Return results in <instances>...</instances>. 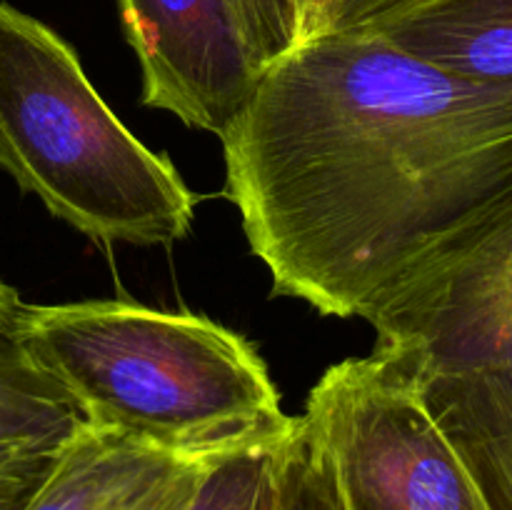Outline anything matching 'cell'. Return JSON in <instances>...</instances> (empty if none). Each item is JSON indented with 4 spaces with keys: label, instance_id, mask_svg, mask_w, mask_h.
I'll list each match as a JSON object with an SVG mask.
<instances>
[{
    "label": "cell",
    "instance_id": "1",
    "mask_svg": "<svg viewBox=\"0 0 512 510\" xmlns=\"http://www.w3.org/2000/svg\"><path fill=\"white\" fill-rule=\"evenodd\" d=\"M220 140L223 195L273 295L335 318H368L512 210V88L450 78L370 30L280 55Z\"/></svg>",
    "mask_w": 512,
    "mask_h": 510
},
{
    "label": "cell",
    "instance_id": "2",
    "mask_svg": "<svg viewBox=\"0 0 512 510\" xmlns=\"http://www.w3.org/2000/svg\"><path fill=\"white\" fill-rule=\"evenodd\" d=\"M18 340L93 428L215 460L293 425L258 348L195 313L128 300L23 305Z\"/></svg>",
    "mask_w": 512,
    "mask_h": 510
},
{
    "label": "cell",
    "instance_id": "3",
    "mask_svg": "<svg viewBox=\"0 0 512 510\" xmlns=\"http://www.w3.org/2000/svg\"><path fill=\"white\" fill-rule=\"evenodd\" d=\"M0 168L93 243L173 245L195 195L105 105L75 50L0 3Z\"/></svg>",
    "mask_w": 512,
    "mask_h": 510
},
{
    "label": "cell",
    "instance_id": "4",
    "mask_svg": "<svg viewBox=\"0 0 512 510\" xmlns=\"http://www.w3.org/2000/svg\"><path fill=\"white\" fill-rule=\"evenodd\" d=\"M493 510H512V210L425 260L368 318Z\"/></svg>",
    "mask_w": 512,
    "mask_h": 510
},
{
    "label": "cell",
    "instance_id": "5",
    "mask_svg": "<svg viewBox=\"0 0 512 510\" xmlns=\"http://www.w3.org/2000/svg\"><path fill=\"white\" fill-rule=\"evenodd\" d=\"M303 415L328 448L345 510H493L393 348L325 370Z\"/></svg>",
    "mask_w": 512,
    "mask_h": 510
},
{
    "label": "cell",
    "instance_id": "6",
    "mask_svg": "<svg viewBox=\"0 0 512 510\" xmlns=\"http://www.w3.org/2000/svg\"><path fill=\"white\" fill-rule=\"evenodd\" d=\"M143 75L145 108L223 138L258 73L230 0H118Z\"/></svg>",
    "mask_w": 512,
    "mask_h": 510
},
{
    "label": "cell",
    "instance_id": "7",
    "mask_svg": "<svg viewBox=\"0 0 512 510\" xmlns=\"http://www.w3.org/2000/svg\"><path fill=\"white\" fill-rule=\"evenodd\" d=\"M210 463L85 423L20 510H185Z\"/></svg>",
    "mask_w": 512,
    "mask_h": 510
},
{
    "label": "cell",
    "instance_id": "8",
    "mask_svg": "<svg viewBox=\"0 0 512 510\" xmlns=\"http://www.w3.org/2000/svg\"><path fill=\"white\" fill-rule=\"evenodd\" d=\"M370 33L450 78L512 88V0H423Z\"/></svg>",
    "mask_w": 512,
    "mask_h": 510
},
{
    "label": "cell",
    "instance_id": "9",
    "mask_svg": "<svg viewBox=\"0 0 512 510\" xmlns=\"http://www.w3.org/2000/svg\"><path fill=\"white\" fill-rule=\"evenodd\" d=\"M23 305L18 290L0 280V448L58 453L85 420L20 348Z\"/></svg>",
    "mask_w": 512,
    "mask_h": 510
},
{
    "label": "cell",
    "instance_id": "10",
    "mask_svg": "<svg viewBox=\"0 0 512 510\" xmlns=\"http://www.w3.org/2000/svg\"><path fill=\"white\" fill-rule=\"evenodd\" d=\"M273 470V510H345L328 448L305 415L275 445Z\"/></svg>",
    "mask_w": 512,
    "mask_h": 510
},
{
    "label": "cell",
    "instance_id": "11",
    "mask_svg": "<svg viewBox=\"0 0 512 510\" xmlns=\"http://www.w3.org/2000/svg\"><path fill=\"white\" fill-rule=\"evenodd\" d=\"M275 445L238 450L213 460L185 510H273Z\"/></svg>",
    "mask_w": 512,
    "mask_h": 510
},
{
    "label": "cell",
    "instance_id": "12",
    "mask_svg": "<svg viewBox=\"0 0 512 510\" xmlns=\"http://www.w3.org/2000/svg\"><path fill=\"white\" fill-rule=\"evenodd\" d=\"M255 73L298 45L300 0H230Z\"/></svg>",
    "mask_w": 512,
    "mask_h": 510
},
{
    "label": "cell",
    "instance_id": "13",
    "mask_svg": "<svg viewBox=\"0 0 512 510\" xmlns=\"http://www.w3.org/2000/svg\"><path fill=\"white\" fill-rule=\"evenodd\" d=\"M58 453L0 448V510L25 503L33 490L43 483Z\"/></svg>",
    "mask_w": 512,
    "mask_h": 510
},
{
    "label": "cell",
    "instance_id": "14",
    "mask_svg": "<svg viewBox=\"0 0 512 510\" xmlns=\"http://www.w3.org/2000/svg\"><path fill=\"white\" fill-rule=\"evenodd\" d=\"M423 0H340L330 33H355L385 23Z\"/></svg>",
    "mask_w": 512,
    "mask_h": 510
},
{
    "label": "cell",
    "instance_id": "15",
    "mask_svg": "<svg viewBox=\"0 0 512 510\" xmlns=\"http://www.w3.org/2000/svg\"><path fill=\"white\" fill-rule=\"evenodd\" d=\"M338 5L340 0H303V5H300L298 43L328 35L333 30Z\"/></svg>",
    "mask_w": 512,
    "mask_h": 510
},
{
    "label": "cell",
    "instance_id": "16",
    "mask_svg": "<svg viewBox=\"0 0 512 510\" xmlns=\"http://www.w3.org/2000/svg\"><path fill=\"white\" fill-rule=\"evenodd\" d=\"M23 505H25V503H20V505H13V508H8V510H20V508H23Z\"/></svg>",
    "mask_w": 512,
    "mask_h": 510
},
{
    "label": "cell",
    "instance_id": "17",
    "mask_svg": "<svg viewBox=\"0 0 512 510\" xmlns=\"http://www.w3.org/2000/svg\"><path fill=\"white\" fill-rule=\"evenodd\" d=\"M300 5H303V0H300Z\"/></svg>",
    "mask_w": 512,
    "mask_h": 510
}]
</instances>
